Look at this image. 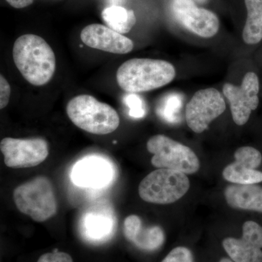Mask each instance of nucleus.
Returning <instances> with one entry per match:
<instances>
[{"mask_svg": "<svg viewBox=\"0 0 262 262\" xmlns=\"http://www.w3.org/2000/svg\"><path fill=\"white\" fill-rule=\"evenodd\" d=\"M13 56L19 72L33 85H44L54 75V52L39 36L29 34L18 37L13 46Z\"/></svg>", "mask_w": 262, "mask_h": 262, "instance_id": "1", "label": "nucleus"}, {"mask_svg": "<svg viewBox=\"0 0 262 262\" xmlns=\"http://www.w3.org/2000/svg\"><path fill=\"white\" fill-rule=\"evenodd\" d=\"M176 70L163 60L132 58L120 66L117 72L119 86L130 94L160 89L173 80Z\"/></svg>", "mask_w": 262, "mask_h": 262, "instance_id": "2", "label": "nucleus"}, {"mask_svg": "<svg viewBox=\"0 0 262 262\" xmlns=\"http://www.w3.org/2000/svg\"><path fill=\"white\" fill-rule=\"evenodd\" d=\"M67 113L76 126L90 134L106 135L116 130L120 117L116 110L89 95H80L69 101Z\"/></svg>", "mask_w": 262, "mask_h": 262, "instance_id": "3", "label": "nucleus"}, {"mask_svg": "<svg viewBox=\"0 0 262 262\" xmlns=\"http://www.w3.org/2000/svg\"><path fill=\"white\" fill-rule=\"evenodd\" d=\"M13 201L19 211L35 222H46L57 212L53 184L42 176L19 185L13 192Z\"/></svg>", "mask_w": 262, "mask_h": 262, "instance_id": "4", "label": "nucleus"}, {"mask_svg": "<svg viewBox=\"0 0 262 262\" xmlns=\"http://www.w3.org/2000/svg\"><path fill=\"white\" fill-rule=\"evenodd\" d=\"M185 173L168 168H159L141 181L139 194L143 201L155 204H170L179 201L189 190Z\"/></svg>", "mask_w": 262, "mask_h": 262, "instance_id": "5", "label": "nucleus"}, {"mask_svg": "<svg viewBox=\"0 0 262 262\" xmlns=\"http://www.w3.org/2000/svg\"><path fill=\"white\" fill-rule=\"evenodd\" d=\"M146 147L153 155L151 162L156 168L192 174L198 172L201 166L200 160L192 149L168 136L162 134L152 136L148 140Z\"/></svg>", "mask_w": 262, "mask_h": 262, "instance_id": "6", "label": "nucleus"}, {"mask_svg": "<svg viewBox=\"0 0 262 262\" xmlns=\"http://www.w3.org/2000/svg\"><path fill=\"white\" fill-rule=\"evenodd\" d=\"M225 110V99L220 91L213 88L200 90L186 106V121L193 132L201 134Z\"/></svg>", "mask_w": 262, "mask_h": 262, "instance_id": "7", "label": "nucleus"}, {"mask_svg": "<svg viewBox=\"0 0 262 262\" xmlns=\"http://www.w3.org/2000/svg\"><path fill=\"white\" fill-rule=\"evenodd\" d=\"M5 165L9 168H28L37 166L47 159L49 147L41 138H5L0 143Z\"/></svg>", "mask_w": 262, "mask_h": 262, "instance_id": "8", "label": "nucleus"}, {"mask_svg": "<svg viewBox=\"0 0 262 262\" xmlns=\"http://www.w3.org/2000/svg\"><path fill=\"white\" fill-rule=\"evenodd\" d=\"M259 80L254 72H248L241 85L226 83L223 93L230 105L234 123L244 125L249 120L252 111L257 108L259 99Z\"/></svg>", "mask_w": 262, "mask_h": 262, "instance_id": "9", "label": "nucleus"}, {"mask_svg": "<svg viewBox=\"0 0 262 262\" xmlns=\"http://www.w3.org/2000/svg\"><path fill=\"white\" fill-rule=\"evenodd\" d=\"M174 18L184 28L199 37H213L220 29L218 17L211 10L198 8L193 0H173Z\"/></svg>", "mask_w": 262, "mask_h": 262, "instance_id": "10", "label": "nucleus"}, {"mask_svg": "<svg viewBox=\"0 0 262 262\" xmlns=\"http://www.w3.org/2000/svg\"><path fill=\"white\" fill-rule=\"evenodd\" d=\"M115 170L113 164L106 158L86 157L74 165L71 179L80 187L102 189L113 182Z\"/></svg>", "mask_w": 262, "mask_h": 262, "instance_id": "11", "label": "nucleus"}, {"mask_svg": "<svg viewBox=\"0 0 262 262\" xmlns=\"http://www.w3.org/2000/svg\"><path fill=\"white\" fill-rule=\"evenodd\" d=\"M235 161L223 170L224 179L238 184H255L262 182V172L256 170L262 161L258 150L251 146H242L234 153Z\"/></svg>", "mask_w": 262, "mask_h": 262, "instance_id": "12", "label": "nucleus"}, {"mask_svg": "<svg viewBox=\"0 0 262 262\" xmlns=\"http://www.w3.org/2000/svg\"><path fill=\"white\" fill-rule=\"evenodd\" d=\"M80 38L90 48L115 54H126L134 49L131 39L101 24H91L84 27Z\"/></svg>", "mask_w": 262, "mask_h": 262, "instance_id": "13", "label": "nucleus"}, {"mask_svg": "<svg viewBox=\"0 0 262 262\" xmlns=\"http://www.w3.org/2000/svg\"><path fill=\"white\" fill-rule=\"evenodd\" d=\"M115 222L113 211L106 206L93 207L81 218V234L84 239L93 244L106 242L113 237Z\"/></svg>", "mask_w": 262, "mask_h": 262, "instance_id": "14", "label": "nucleus"}, {"mask_svg": "<svg viewBox=\"0 0 262 262\" xmlns=\"http://www.w3.org/2000/svg\"><path fill=\"white\" fill-rule=\"evenodd\" d=\"M225 196L232 208L262 213V188L258 186L232 184L226 188Z\"/></svg>", "mask_w": 262, "mask_h": 262, "instance_id": "15", "label": "nucleus"}, {"mask_svg": "<svg viewBox=\"0 0 262 262\" xmlns=\"http://www.w3.org/2000/svg\"><path fill=\"white\" fill-rule=\"evenodd\" d=\"M247 19L243 39L246 44L256 45L262 39V0H245Z\"/></svg>", "mask_w": 262, "mask_h": 262, "instance_id": "16", "label": "nucleus"}, {"mask_svg": "<svg viewBox=\"0 0 262 262\" xmlns=\"http://www.w3.org/2000/svg\"><path fill=\"white\" fill-rule=\"evenodd\" d=\"M223 247L234 262H262L261 248L253 246L244 239L227 237L224 239Z\"/></svg>", "mask_w": 262, "mask_h": 262, "instance_id": "17", "label": "nucleus"}, {"mask_svg": "<svg viewBox=\"0 0 262 262\" xmlns=\"http://www.w3.org/2000/svg\"><path fill=\"white\" fill-rule=\"evenodd\" d=\"M103 21L108 28L120 34H127L136 23L135 13L122 6H110L101 13Z\"/></svg>", "mask_w": 262, "mask_h": 262, "instance_id": "18", "label": "nucleus"}, {"mask_svg": "<svg viewBox=\"0 0 262 262\" xmlns=\"http://www.w3.org/2000/svg\"><path fill=\"white\" fill-rule=\"evenodd\" d=\"M164 241L165 234L161 227L152 226L144 228L141 226L131 243L141 250L155 251L163 245Z\"/></svg>", "mask_w": 262, "mask_h": 262, "instance_id": "19", "label": "nucleus"}, {"mask_svg": "<svg viewBox=\"0 0 262 262\" xmlns=\"http://www.w3.org/2000/svg\"><path fill=\"white\" fill-rule=\"evenodd\" d=\"M183 98L178 94H169L161 101L158 113L164 120L170 123L177 122L180 118Z\"/></svg>", "mask_w": 262, "mask_h": 262, "instance_id": "20", "label": "nucleus"}, {"mask_svg": "<svg viewBox=\"0 0 262 262\" xmlns=\"http://www.w3.org/2000/svg\"><path fill=\"white\" fill-rule=\"evenodd\" d=\"M243 239L258 248H262V227L253 221H248L243 226Z\"/></svg>", "mask_w": 262, "mask_h": 262, "instance_id": "21", "label": "nucleus"}, {"mask_svg": "<svg viewBox=\"0 0 262 262\" xmlns=\"http://www.w3.org/2000/svg\"><path fill=\"white\" fill-rule=\"evenodd\" d=\"M125 102L129 108V115L134 118L139 119L146 114L145 104L140 96L136 94H127L125 97Z\"/></svg>", "mask_w": 262, "mask_h": 262, "instance_id": "22", "label": "nucleus"}, {"mask_svg": "<svg viewBox=\"0 0 262 262\" xmlns=\"http://www.w3.org/2000/svg\"><path fill=\"white\" fill-rule=\"evenodd\" d=\"M161 262H194L192 251L179 246L172 250Z\"/></svg>", "mask_w": 262, "mask_h": 262, "instance_id": "23", "label": "nucleus"}, {"mask_svg": "<svg viewBox=\"0 0 262 262\" xmlns=\"http://www.w3.org/2000/svg\"><path fill=\"white\" fill-rule=\"evenodd\" d=\"M142 226L141 219L138 215H130L124 222V234L127 241L132 242L139 229Z\"/></svg>", "mask_w": 262, "mask_h": 262, "instance_id": "24", "label": "nucleus"}, {"mask_svg": "<svg viewBox=\"0 0 262 262\" xmlns=\"http://www.w3.org/2000/svg\"><path fill=\"white\" fill-rule=\"evenodd\" d=\"M37 262H73V260L68 253L53 251L43 254Z\"/></svg>", "mask_w": 262, "mask_h": 262, "instance_id": "25", "label": "nucleus"}, {"mask_svg": "<svg viewBox=\"0 0 262 262\" xmlns=\"http://www.w3.org/2000/svg\"><path fill=\"white\" fill-rule=\"evenodd\" d=\"M10 86L3 75L0 76V108L6 107L9 103Z\"/></svg>", "mask_w": 262, "mask_h": 262, "instance_id": "26", "label": "nucleus"}, {"mask_svg": "<svg viewBox=\"0 0 262 262\" xmlns=\"http://www.w3.org/2000/svg\"><path fill=\"white\" fill-rule=\"evenodd\" d=\"M6 1L13 8L20 9V8H26V7H28L29 5L32 4L34 0H6Z\"/></svg>", "mask_w": 262, "mask_h": 262, "instance_id": "27", "label": "nucleus"}, {"mask_svg": "<svg viewBox=\"0 0 262 262\" xmlns=\"http://www.w3.org/2000/svg\"><path fill=\"white\" fill-rule=\"evenodd\" d=\"M108 2L111 6H122L125 4L126 0H108Z\"/></svg>", "mask_w": 262, "mask_h": 262, "instance_id": "28", "label": "nucleus"}, {"mask_svg": "<svg viewBox=\"0 0 262 262\" xmlns=\"http://www.w3.org/2000/svg\"><path fill=\"white\" fill-rule=\"evenodd\" d=\"M193 1L195 3H198V4H204L208 0H193Z\"/></svg>", "mask_w": 262, "mask_h": 262, "instance_id": "29", "label": "nucleus"}, {"mask_svg": "<svg viewBox=\"0 0 262 262\" xmlns=\"http://www.w3.org/2000/svg\"><path fill=\"white\" fill-rule=\"evenodd\" d=\"M220 262H234L231 258H223L220 260Z\"/></svg>", "mask_w": 262, "mask_h": 262, "instance_id": "30", "label": "nucleus"}]
</instances>
